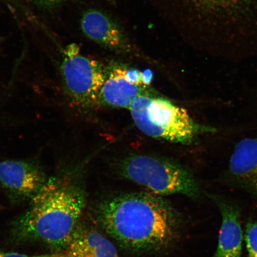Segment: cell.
Wrapping results in <instances>:
<instances>
[{
    "instance_id": "cell-4",
    "label": "cell",
    "mask_w": 257,
    "mask_h": 257,
    "mask_svg": "<svg viewBox=\"0 0 257 257\" xmlns=\"http://www.w3.org/2000/svg\"><path fill=\"white\" fill-rule=\"evenodd\" d=\"M128 110L137 127L156 139L187 144L200 135L215 131L197 123L185 109L153 95L139 96Z\"/></svg>"
},
{
    "instance_id": "cell-11",
    "label": "cell",
    "mask_w": 257,
    "mask_h": 257,
    "mask_svg": "<svg viewBox=\"0 0 257 257\" xmlns=\"http://www.w3.org/2000/svg\"><path fill=\"white\" fill-rule=\"evenodd\" d=\"M231 174L257 198V138H246L236 144L230 160Z\"/></svg>"
},
{
    "instance_id": "cell-2",
    "label": "cell",
    "mask_w": 257,
    "mask_h": 257,
    "mask_svg": "<svg viewBox=\"0 0 257 257\" xmlns=\"http://www.w3.org/2000/svg\"><path fill=\"white\" fill-rule=\"evenodd\" d=\"M96 217L105 232L133 252L158 251L178 238L181 217L168 201L150 192L123 194L99 205Z\"/></svg>"
},
{
    "instance_id": "cell-15",
    "label": "cell",
    "mask_w": 257,
    "mask_h": 257,
    "mask_svg": "<svg viewBox=\"0 0 257 257\" xmlns=\"http://www.w3.org/2000/svg\"><path fill=\"white\" fill-rule=\"evenodd\" d=\"M33 257H70L69 253L66 250L56 251L55 252L48 253V254L38 255Z\"/></svg>"
},
{
    "instance_id": "cell-9",
    "label": "cell",
    "mask_w": 257,
    "mask_h": 257,
    "mask_svg": "<svg viewBox=\"0 0 257 257\" xmlns=\"http://www.w3.org/2000/svg\"><path fill=\"white\" fill-rule=\"evenodd\" d=\"M81 27L86 37L102 46L119 51L130 49L119 26L103 12L95 9L86 11L82 16Z\"/></svg>"
},
{
    "instance_id": "cell-3",
    "label": "cell",
    "mask_w": 257,
    "mask_h": 257,
    "mask_svg": "<svg viewBox=\"0 0 257 257\" xmlns=\"http://www.w3.org/2000/svg\"><path fill=\"white\" fill-rule=\"evenodd\" d=\"M67 176L57 175L31 200L14 224L15 238L38 242L56 251L66 250L86 205L84 194Z\"/></svg>"
},
{
    "instance_id": "cell-6",
    "label": "cell",
    "mask_w": 257,
    "mask_h": 257,
    "mask_svg": "<svg viewBox=\"0 0 257 257\" xmlns=\"http://www.w3.org/2000/svg\"><path fill=\"white\" fill-rule=\"evenodd\" d=\"M78 45H69L61 66L64 92L74 105L85 107L98 100L107 73L101 64L79 54Z\"/></svg>"
},
{
    "instance_id": "cell-13",
    "label": "cell",
    "mask_w": 257,
    "mask_h": 257,
    "mask_svg": "<svg viewBox=\"0 0 257 257\" xmlns=\"http://www.w3.org/2000/svg\"><path fill=\"white\" fill-rule=\"evenodd\" d=\"M245 241L248 257H257V223L247 224Z\"/></svg>"
},
{
    "instance_id": "cell-8",
    "label": "cell",
    "mask_w": 257,
    "mask_h": 257,
    "mask_svg": "<svg viewBox=\"0 0 257 257\" xmlns=\"http://www.w3.org/2000/svg\"><path fill=\"white\" fill-rule=\"evenodd\" d=\"M39 163L34 160H6L0 162V185L19 200H31L48 180Z\"/></svg>"
},
{
    "instance_id": "cell-12",
    "label": "cell",
    "mask_w": 257,
    "mask_h": 257,
    "mask_svg": "<svg viewBox=\"0 0 257 257\" xmlns=\"http://www.w3.org/2000/svg\"><path fill=\"white\" fill-rule=\"evenodd\" d=\"M66 250L70 257H120L113 243L91 228H77Z\"/></svg>"
},
{
    "instance_id": "cell-18",
    "label": "cell",
    "mask_w": 257,
    "mask_h": 257,
    "mask_svg": "<svg viewBox=\"0 0 257 257\" xmlns=\"http://www.w3.org/2000/svg\"><path fill=\"white\" fill-rule=\"evenodd\" d=\"M108 1H110V2H114V0H108Z\"/></svg>"
},
{
    "instance_id": "cell-5",
    "label": "cell",
    "mask_w": 257,
    "mask_h": 257,
    "mask_svg": "<svg viewBox=\"0 0 257 257\" xmlns=\"http://www.w3.org/2000/svg\"><path fill=\"white\" fill-rule=\"evenodd\" d=\"M119 172L124 178L160 196L182 194L191 198L200 195V187L192 173L168 159L147 155H133L121 161Z\"/></svg>"
},
{
    "instance_id": "cell-1",
    "label": "cell",
    "mask_w": 257,
    "mask_h": 257,
    "mask_svg": "<svg viewBox=\"0 0 257 257\" xmlns=\"http://www.w3.org/2000/svg\"><path fill=\"white\" fill-rule=\"evenodd\" d=\"M189 47L207 55L257 57V0H149Z\"/></svg>"
},
{
    "instance_id": "cell-17",
    "label": "cell",
    "mask_w": 257,
    "mask_h": 257,
    "mask_svg": "<svg viewBox=\"0 0 257 257\" xmlns=\"http://www.w3.org/2000/svg\"><path fill=\"white\" fill-rule=\"evenodd\" d=\"M10 91V89L6 90V91L4 92L1 97H0V110H1L3 102H4L5 100H6V98L8 95V92Z\"/></svg>"
},
{
    "instance_id": "cell-7",
    "label": "cell",
    "mask_w": 257,
    "mask_h": 257,
    "mask_svg": "<svg viewBox=\"0 0 257 257\" xmlns=\"http://www.w3.org/2000/svg\"><path fill=\"white\" fill-rule=\"evenodd\" d=\"M153 77L150 70L141 72L114 66L107 73L97 101L111 107L130 109L139 96L152 95L149 87Z\"/></svg>"
},
{
    "instance_id": "cell-14",
    "label": "cell",
    "mask_w": 257,
    "mask_h": 257,
    "mask_svg": "<svg viewBox=\"0 0 257 257\" xmlns=\"http://www.w3.org/2000/svg\"><path fill=\"white\" fill-rule=\"evenodd\" d=\"M32 1L40 8L51 9L57 8L65 0H32Z\"/></svg>"
},
{
    "instance_id": "cell-10",
    "label": "cell",
    "mask_w": 257,
    "mask_h": 257,
    "mask_svg": "<svg viewBox=\"0 0 257 257\" xmlns=\"http://www.w3.org/2000/svg\"><path fill=\"white\" fill-rule=\"evenodd\" d=\"M218 206L222 222L214 257H241L243 232L238 209L226 202H219Z\"/></svg>"
},
{
    "instance_id": "cell-16",
    "label": "cell",
    "mask_w": 257,
    "mask_h": 257,
    "mask_svg": "<svg viewBox=\"0 0 257 257\" xmlns=\"http://www.w3.org/2000/svg\"><path fill=\"white\" fill-rule=\"evenodd\" d=\"M0 257H30L22 253L14 252H5L0 250Z\"/></svg>"
}]
</instances>
